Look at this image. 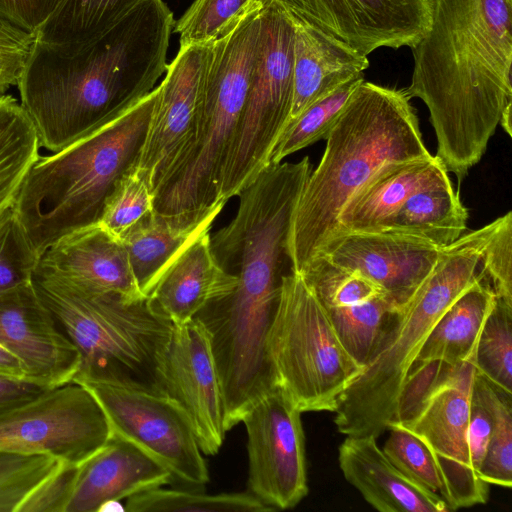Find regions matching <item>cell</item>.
I'll use <instances>...</instances> for the list:
<instances>
[{
    "mask_svg": "<svg viewBox=\"0 0 512 512\" xmlns=\"http://www.w3.org/2000/svg\"><path fill=\"white\" fill-rule=\"evenodd\" d=\"M405 89L429 111L436 157L461 182L512 106V0H430Z\"/></svg>",
    "mask_w": 512,
    "mask_h": 512,
    "instance_id": "6da1fadb",
    "label": "cell"
},
{
    "mask_svg": "<svg viewBox=\"0 0 512 512\" xmlns=\"http://www.w3.org/2000/svg\"><path fill=\"white\" fill-rule=\"evenodd\" d=\"M174 24L163 0H143L105 34L77 49L35 39L17 87L40 147L57 152L153 91L167 68Z\"/></svg>",
    "mask_w": 512,
    "mask_h": 512,
    "instance_id": "7a4b0ae2",
    "label": "cell"
},
{
    "mask_svg": "<svg viewBox=\"0 0 512 512\" xmlns=\"http://www.w3.org/2000/svg\"><path fill=\"white\" fill-rule=\"evenodd\" d=\"M325 140L291 220L287 248L296 273L337 231L344 206L377 173L390 164L431 156L405 90L366 81L354 90Z\"/></svg>",
    "mask_w": 512,
    "mask_h": 512,
    "instance_id": "3957f363",
    "label": "cell"
},
{
    "mask_svg": "<svg viewBox=\"0 0 512 512\" xmlns=\"http://www.w3.org/2000/svg\"><path fill=\"white\" fill-rule=\"evenodd\" d=\"M491 222L442 248L413 295L389 315L358 376L338 399L334 423L346 436L378 438L395 420L408 374L448 307L483 277L481 257Z\"/></svg>",
    "mask_w": 512,
    "mask_h": 512,
    "instance_id": "277c9868",
    "label": "cell"
},
{
    "mask_svg": "<svg viewBox=\"0 0 512 512\" xmlns=\"http://www.w3.org/2000/svg\"><path fill=\"white\" fill-rule=\"evenodd\" d=\"M157 91L33 163L13 210L38 256L61 237L99 222L107 197L139 153Z\"/></svg>",
    "mask_w": 512,
    "mask_h": 512,
    "instance_id": "5b68a950",
    "label": "cell"
},
{
    "mask_svg": "<svg viewBox=\"0 0 512 512\" xmlns=\"http://www.w3.org/2000/svg\"><path fill=\"white\" fill-rule=\"evenodd\" d=\"M260 7L247 6L216 38L205 69L192 142L154 199V210L184 223L223 209L220 175L245 105L260 32Z\"/></svg>",
    "mask_w": 512,
    "mask_h": 512,
    "instance_id": "8992f818",
    "label": "cell"
},
{
    "mask_svg": "<svg viewBox=\"0 0 512 512\" xmlns=\"http://www.w3.org/2000/svg\"><path fill=\"white\" fill-rule=\"evenodd\" d=\"M32 283L80 354L72 382L111 380L157 389L156 367L173 323L148 298L131 302L91 293L36 270Z\"/></svg>",
    "mask_w": 512,
    "mask_h": 512,
    "instance_id": "52a82bcc",
    "label": "cell"
},
{
    "mask_svg": "<svg viewBox=\"0 0 512 512\" xmlns=\"http://www.w3.org/2000/svg\"><path fill=\"white\" fill-rule=\"evenodd\" d=\"M266 350L275 386L301 413H334L340 395L362 370L296 272L282 277Z\"/></svg>",
    "mask_w": 512,
    "mask_h": 512,
    "instance_id": "ba28073f",
    "label": "cell"
},
{
    "mask_svg": "<svg viewBox=\"0 0 512 512\" xmlns=\"http://www.w3.org/2000/svg\"><path fill=\"white\" fill-rule=\"evenodd\" d=\"M474 361L413 369L388 426L411 433L427 447L444 480L449 511L485 504L489 498L490 484L473 469L468 445Z\"/></svg>",
    "mask_w": 512,
    "mask_h": 512,
    "instance_id": "9c48e42d",
    "label": "cell"
},
{
    "mask_svg": "<svg viewBox=\"0 0 512 512\" xmlns=\"http://www.w3.org/2000/svg\"><path fill=\"white\" fill-rule=\"evenodd\" d=\"M260 7V32L242 115L222 166L219 200L226 203L269 165L293 99L294 25L276 1Z\"/></svg>",
    "mask_w": 512,
    "mask_h": 512,
    "instance_id": "30bf717a",
    "label": "cell"
},
{
    "mask_svg": "<svg viewBox=\"0 0 512 512\" xmlns=\"http://www.w3.org/2000/svg\"><path fill=\"white\" fill-rule=\"evenodd\" d=\"M101 406L111 435L121 438L164 467L186 486H204L209 472L192 424L163 392L138 383L84 379Z\"/></svg>",
    "mask_w": 512,
    "mask_h": 512,
    "instance_id": "8fae6325",
    "label": "cell"
},
{
    "mask_svg": "<svg viewBox=\"0 0 512 512\" xmlns=\"http://www.w3.org/2000/svg\"><path fill=\"white\" fill-rule=\"evenodd\" d=\"M110 437L101 406L75 382L0 409V450L46 454L65 464L79 465Z\"/></svg>",
    "mask_w": 512,
    "mask_h": 512,
    "instance_id": "7c38bea8",
    "label": "cell"
},
{
    "mask_svg": "<svg viewBox=\"0 0 512 512\" xmlns=\"http://www.w3.org/2000/svg\"><path fill=\"white\" fill-rule=\"evenodd\" d=\"M241 422L247 431L248 492L273 511L294 508L308 494L301 412L276 387Z\"/></svg>",
    "mask_w": 512,
    "mask_h": 512,
    "instance_id": "4fadbf2b",
    "label": "cell"
},
{
    "mask_svg": "<svg viewBox=\"0 0 512 512\" xmlns=\"http://www.w3.org/2000/svg\"><path fill=\"white\" fill-rule=\"evenodd\" d=\"M211 44L180 46L157 86L145 138L130 167L143 177L154 199L192 142Z\"/></svg>",
    "mask_w": 512,
    "mask_h": 512,
    "instance_id": "5bb4252c",
    "label": "cell"
},
{
    "mask_svg": "<svg viewBox=\"0 0 512 512\" xmlns=\"http://www.w3.org/2000/svg\"><path fill=\"white\" fill-rule=\"evenodd\" d=\"M155 380L157 390L188 416L202 453L217 454L227 432L225 404L210 335L200 319L173 324Z\"/></svg>",
    "mask_w": 512,
    "mask_h": 512,
    "instance_id": "9a60e30c",
    "label": "cell"
},
{
    "mask_svg": "<svg viewBox=\"0 0 512 512\" xmlns=\"http://www.w3.org/2000/svg\"><path fill=\"white\" fill-rule=\"evenodd\" d=\"M268 1L364 56L382 47L412 48L431 19L430 0H250L247 6Z\"/></svg>",
    "mask_w": 512,
    "mask_h": 512,
    "instance_id": "2e32d148",
    "label": "cell"
},
{
    "mask_svg": "<svg viewBox=\"0 0 512 512\" xmlns=\"http://www.w3.org/2000/svg\"><path fill=\"white\" fill-rule=\"evenodd\" d=\"M441 250L403 233L342 231L331 236L314 256L360 272L401 305L428 276Z\"/></svg>",
    "mask_w": 512,
    "mask_h": 512,
    "instance_id": "e0dca14e",
    "label": "cell"
},
{
    "mask_svg": "<svg viewBox=\"0 0 512 512\" xmlns=\"http://www.w3.org/2000/svg\"><path fill=\"white\" fill-rule=\"evenodd\" d=\"M0 343L22 362L25 378L47 388L73 381L80 354L33 283L0 294Z\"/></svg>",
    "mask_w": 512,
    "mask_h": 512,
    "instance_id": "ac0fdd59",
    "label": "cell"
},
{
    "mask_svg": "<svg viewBox=\"0 0 512 512\" xmlns=\"http://www.w3.org/2000/svg\"><path fill=\"white\" fill-rule=\"evenodd\" d=\"M35 270L91 293L116 294L131 302L147 299L137 285L122 241L99 223L55 241L39 255Z\"/></svg>",
    "mask_w": 512,
    "mask_h": 512,
    "instance_id": "d6986e66",
    "label": "cell"
},
{
    "mask_svg": "<svg viewBox=\"0 0 512 512\" xmlns=\"http://www.w3.org/2000/svg\"><path fill=\"white\" fill-rule=\"evenodd\" d=\"M172 482L171 474L159 463L131 443L111 435L102 448L77 466L65 512H99L109 502Z\"/></svg>",
    "mask_w": 512,
    "mask_h": 512,
    "instance_id": "ffe728a7",
    "label": "cell"
},
{
    "mask_svg": "<svg viewBox=\"0 0 512 512\" xmlns=\"http://www.w3.org/2000/svg\"><path fill=\"white\" fill-rule=\"evenodd\" d=\"M237 283V276L218 263L210 231H205L174 257L148 299L173 324H183L208 304L231 294Z\"/></svg>",
    "mask_w": 512,
    "mask_h": 512,
    "instance_id": "44dd1931",
    "label": "cell"
},
{
    "mask_svg": "<svg viewBox=\"0 0 512 512\" xmlns=\"http://www.w3.org/2000/svg\"><path fill=\"white\" fill-rule=\"evenodd\" d=\"M346 481L381 512H447L446 503L404 476L374 436H346L338 448Z\"/></svg>",
    "mask_w": 512,
    "mask_h": 512,
    "instance_id": "7402d4cb",
    "label": "cell"
},
{
    "mask_svg": "<svg viewBox=\"0 0 512 512\" xmlns=\"http://www.w3.org/2000/svg\"><path fill=\"white\" fill-rule=\"evenodd\" d=\"M289 16L294 25V61L293 99L287 125L313 102L369 67L367 56L315 25Z\"/></svg>",
    "mask_w": 512,
    "mask_h": 512,
    "instance_id": "603a6c76",
    "label": "cell"
},
{
    "mask_svg": "<svg viewBox=\"0 0 512 512\" xmlns=\"http://www.w3.org/2000/svg\"><path fill=\"white\" fill-rule=\"evenodd\" d=\"M446 176L445 166L432 155L387 165L347 202L334 234L379 230L412 194Z\"/></svg>",
    "mask_w": 512,
    "mask_h": 512,
    "instance_id": "cb8c5ba5",
    "label": "cell"
},
{
    "mask_svg": "<svg viewBox=\"0 0 512 512\" xmlns=\"http://www.w3.org/2000/svg\"><path fill=\"white\" fill-rule=\"evenodd\" d=\"M494 302L495 294L483 274L443 313L411 370L432 363L454 366L475 360L479 335Z\"/></svg>",
    "mask_w": 512,
    "mask_h": 512,
    "instance_id": "d4e9b609",
    "label": "cell"
},
{
    "mask_svg": "<svg viewBox=\"0 0 512 512\" xmlns=\"http://www.w3.org/2000/svg\"><path fill=\"white\" fill-rule=\"evenodd\" d=\"M217 215L186 224L155 210L122 239L137 285L148 298L174 257L195 237L210 228Z\"/></svg>",
    "mask_w": 512,
    "mask_h": 512,
    "instance_id": "484cf974",
    "label": "cell"
},
{
    "mask_svg": "<svg viewBox=\"0 0 512 512\" xmlns=\"http://www.w3.org/2000/svg\"><path fill=\"white\" fill-rule=\"evenodd\" d=\"M467 219L468 211L446 176L412 194L377 231L412 235L442 249L463 235Z\"/></svg>",
    "mask_w": 512,
    "mask_h": 512,
    "instance_id": "4316f807",
    "label": "cell"
},
{
    "mask_svg": "<svg viewBox=\"0 0 512 512\" xmlns=\"http://www.w3.org/2000/svg\"><path fill=\"white\" fill-rule=\"evenodd\" d=\"M143 0H66L35 35L65 50L84 46L113 28Z\"/></svg>",
    "mask_w": 512,
    "mask_h": 512,
    "instance_id": "83f0119b",
    "label": "cell"
},
{
    "mask_svg": "<svg viewBox=\"0 0 512 512\" xmlns=\"http://www.w3.org/2000/svg\"><path fill=\"white\" fill-rule=\"evenodd\" d=\"M35 129L13 96H0V218L13 208L24 179L40 156Z\"/></svg>",
    "mask_w": 512,
    "mask_h": 512,
    "instance_id": "f1b7e54d",
    "label": "cell"
},
{
    "mask_svg": "<svg viewBox=\"0 0 512 512\" xmlns=\"http://www.w3.org/2000/svg\"><path fill=\"white\" fill-rule=\"evenodd\" d=\"M472 398L488 413L490 442L480 478L504 488L512 486V393L480 376L476 371Z\"/></svg>",
    "mask_w": 512,
    "mask_h": 512,
    "instance_id": "f546056e",
    "label": "cell"
},
{
    "mask_svg": "<svg viewBox=\"0 0 512 512\" xmlns=\"http://www.w3.org/2000/svg\"><path fill=\"white\" fill-rule=\"evenodd\" d=\"M128 512H269L250 492L206 494L195 490L158 487L126 499Z\"/></svg>",
    "mask_w": 512,
    "mask_h": 512,
    "instance_id": "4dcf8cb0",
    "label": "cell"
},
{
    "mask_svg": "<svg viewBox=\"0 0 512 512\" xmlns=\"http://www.w3.org/2000/svg\"><path fill=\"white\" fill-rule=\"evenodd\" d=\"M363 81V74L354 77L309 105L285 127L272 149L269 165L278 164L288 155L326 139L350 96Z\"/></svg>",
    "mask_w": 512,
    "mask_h": 512,
    "instance_id": "1f68e13d",
    "label": "cell"
},
{
    "mask_svg": "<svg viewBox=\"0 0 512 512\" xmlns=\"http://www.w3.org/2000/svg\"><path fill=\"white\" fill-rule=\"evenodd\" d=\"M397 306L390 296L381 294L351 306L324 308L342 345L363 368Z\"/></svg>",
    "mask_w": 512,
    "mask_h": 512,
    "instance_id": "d6a6232c",
    "label": "cell"
},
{
    "mask_svg": "<svg viewBox=\"0 0 512 512\" xmlns=\"http://www.w3.org/2000/svg\"><path fill=\"white\" fill-rule=\"evenodd\" d=\"M299 274L326 308L351 306L386 294L360 272L341 267L321 255L312 257Z\"/></svg>",
    "mask_w": 512,
    "mask_h": 512,
    "instance_id": "836d02e7",
    "label": "cell"
},
{
    "mask_svg": "<svg viewBox=\"0 0 512 512\" xmlns=\"http://www.w3.org/2000/svg\"><path fill=\"white\" fill-rule=\"evenodd\" d=\"M475 371L512 393V304L495 297L479 335Z\"/></svg>",
    "mask_w": 512,
    "mask_h": 512,
    "instance_id": "e575fe53",
    "label": "cell"
},
{
    "mask_svg": "<svg viewBox=\"0 0 512 512\" xmlns=\"http://www.w3.org/2000/svg\"><path fill=\"white\" fill-rule=\"evenodd\" d=\"M63 464L46 454L0 450V512H18L31 492Z\"/></svg>",
    "mask_w": 512,
    "mask_h": 512,
    "instance_id": "d590c367",
    "label": "cell"
},
{
    "mask_svg": "<svg viewBox=\"0 0 512 512\" xmlns=\"http://www.w3.org/2000/svg\"><path fill=\"white\" fill-rule=\"evenodd\" d=\"M154 211V196L143 177L129 168L107 197L99 224L121 240Z\"/></svg>",
    "mask_w": 512,
    "mask_h": 512,
    "instance_id": "8d00e7d4",
    "label": "cell"
},
{
    "mask_svg": "<svg viewBox=\"0 0 512 512\" xmlns=\"http://www.w3.org/2000/svg\"><path fill=\"white\" fill-rule=\"evenodd\" d=\"M388 430L382 450L389 461L410 481L438 496L447 505L444 480L427 447L401 428L389 427Z\"/></svg>",
    "mask_w": 512,
    "mask_h": 512,
    "instance_id": "74e56055",
    "label": "cell"
},
{
    "mask_svg": "<svg viewBox=\"0 0 512 512\" xmlns=\"http://www.w3.org/2000/svg\"><path fill=\"white\" fill-rule=\"evenodd\" d=\"M38 258L11 208L0 218V294L31 283Z\"/></svg>",
    "mask_w": 512,
    "mask_h": 512,
    "instance_id": "f35d334b",
    "label": "cell"
},
{
    "mask_svg": "<svg viewBox=\"0 0 512 512\" xmlns=\"http://www.w3.org/2000/svg\"><path fill=\"white\" fill-rule=\"evenodd\" d=\"M250 0H194L175 22L180 46L213 42Z\"/></svg>",
    "mask_w": 512,
    "mask_h": 512,
    "instance_id": "ab89813d",
    "label": "cell"
},
{
    "mask_svg": "<svg viewBox=\"0 0 512 512\" xmlns=\"http://www.w3.org/2000/svg\"><path fill=\"white\" fill-rule=\"evenodd\" d=\"M493 223L481 257V269L495 297L512 304V212Z\"/></svg>",
    "mask_w": 512,
    "mask_h": 512,
    "instance_id": "60d3db41",
    "label": "cell"
},
{
    "mask_svg": "<svg viewBox=\"0 0 512 512\" xmlns=\"http://www.w3.org/2000/svg\"><path fill=\"white\" fill-rule=\"evenodd\" d=\"M35 36L0 17V96L17 85Z\"/></svg>",
    "mask_w": 512,
    "mask_h": 512,
    "instance_id": "b9f144b4",
    "label": "cell"
},
{
    "mask_svg": "<svg viewBox=\"0 0 512 512\" xmlns=\"http://www.w3.org/2000/svg\"><path fill=\"white\" fill-rule=\"evenodd\" d=\"M78 465L63 464L25 499L18 512H65Z\"/></svg>",
    "mask_w": 512,
    "mask_h": 512,
    "instance_id": "7bdbcfd3",
    "label": "cell"
},
{
    "mask_svg": "<svg viewBox=\"0 0 512 512\" xmlns=\"http://www.w3.org/2000/svg\"><path fill=\"white\" fill-rule=\"evenodd\" d=\"M66 0H0V17L29 34L36 35Z\"/></svg>",
    "mask_w": 512,
    "mask_h": 512,
    "instance_id": "ee69618b",
    "label": "cell"
},
{
    "mask_svg": "<svg viewBox=\"0 0 512 512\" xmlns=\"http://www.w3.org/2000/svg\"><path fill=\"white\" fill-rule=\"evenodd\" d=\"M490 435V417L482 406L472 398L468 425V445L471 465L478 475L487 454Z\"/></svg>",
    "mask_w": 512,
    "mask_h": 512,
    "instance_id": "f6af8a7d",
    "label": "cell"
},
{
    "mask_svg": "<svg viewBox=\"0 0 512 512\" xmlns=\"http://www.w3.org/2000/svg\"><path fill=\"white\" fill-rule=\"evenodd\" d=\"M47 389L27 379L0 374V409L32 399Z\"/></svg>",
    "mask_w": 512,
    "mask_h": 512,
    "instance_id": "bcb514c9",
    "label": "cell"
},
{
    "mask_svg": "<svg viewBox=\"0 0 512 512\" xmlns=\"http://www.w3.org/2000/svg\"><path fill=\"white\" fill-rule=\"evenodd\" d=\"M0 374L15 378L26 379L25 368L20 359L1 343Z\"/></svg>",
    "mask_w": 512,
    "mask_h": 512,
    "instance_id": "7dc6e473",
    "label": "cell"
}]
</instances>
